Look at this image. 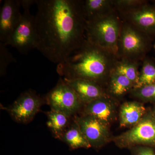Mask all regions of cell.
I'll list each match as a JSON object with an SVG mask.
<instances>
[{"label": "cell", "instance_id": "6da1fadb", "mask_svg": "<svg viewBox=\"0 0 155 155\" xmlns=\"http://www.w3.org/2000/svg\"><path fill=\"white\" fill-rule=\"evenodd\" d=\"M35 48L48 60L65 61L86 39L82 0H36Z\"/></svg>", "mask_w": 155, "mask_h": 155}, {"label": "cell", "instance_id": "7a4b0ae2", "mask_svg": "<svg viewBox=\"0 0 155 155\" xmlns=\"http://www.w3.org/2000/svg\"><path fill=\"white\" fill-rule=\"evenodd\" d=\"M119 60L116 55L86 39L72 55L58 64L57 72L64 79L90 81L104 89Z\"/></svg>", "mask_w": 155, "mask_h": 155}, {"label": "cell", "instance_id": "3957f363", "mask_svg": "<svg viewBox=\"0 0 155 155\" xmlns=\"http://www.w3.org/2000/svg\"><path fill=\"white\" fill-rule=\"evenodd\" d=\"M122 20L115 10L110 14L87 20L86 39L117 56Z\"/></svg>", "mask_w": 155, "mask_h": 155}, {"label": "cell", "instance_id": "277c9868", "mask_svg": "<svg viewBox=\"0 0 155 155\" xmlns=\"http://www.w3.org/2000/svg\"><path fill=\"white\" fill-rule=\"evenodd\" d=\"M153 39L133 25L122 21L118 43L119 60L142 62L151 49Z\"/></svg>", "mask_w": 155, "mask_h": 155}, {"label": "cell", "instance_id": "5b68a950", "mask_svg": "<svg viewBox=\"0 0 155 155\" xmlns=\"http://www.w3.org/2000/svg\"><path fill=\"white\" fill-rule=\"evenodd\" d=\"M112 141L119 148L129 149L136 146H145L155 149V118L151 108L148 109L137 124L121 134L113 136Z\"/></svg>", "mask_w": 155, "mask_h": 155}, {"label": "cell", "instance_id": "8992f818", "mask_svg": "<svg viewBox=\"0 0 155 155\" xmlns=\"http://www.w3.org/2000/svg\"><path fill=\"white\" fill-rule=\"evenodd\" d=\"M46 104L51 110L59 111L70 117L80 113L84 105L76 93L62 78L44 97Z\"/></svg>", "mask_w": 155, "mask_h": 155}, {"label": "cell", "instance_id": "52a82bcc", "mask_svg": "<svg viewBox=\"0 0 155 155\" xmlns=\"http://www.w3.org/2000/svg\"><path fill=\"white\" fill-rule=\"evenodd\" d=\"M46 104L44 97H42L32 91L22 93L6 110L14 121L18 123L27 124L33 120Z\"/></svg>", "mask_w": 155, "mask_h": 155}, {"label": "cell", "instance_id": "ba28073f", "mask_svg": "<svg viewBox=\"0 0 155 155\" xmlns=\"http://www.w3.org/2000/svg\"><path fill=\"white\" fill-rule=\"evenodd\" d=\"M74 117L91 147L98 150L112 141L110 126L104 122L89 115Z\"/></svg>", "mask_w": 155, "mask_h": 155}, {"label": "cell", "instance_id": "9c48e42d", "mask_svg": "<svg viewBox=\"0 0 155 155\" xmlns=\"http://www.w3.org/2000/svg\"><path fill=\"white\" fill-rule=\"evenodd\" d=\"M117 12L122 21L133 25L153 39L155 37V3L150 4L147 1L134 8Z\"/></svg>", "mask_w": 155, "mask_h": 155}, {"label": "cell", "instance_id": "30bf717a", "mask_svg": "<svg viewBox=\"0 0 155 155\" xmlns=\"http://www.w3.org/2000/svg\"><path fill=\"white\" fill-rule=\"evenodd\" d=\"M35 16L30 10L24 11L21 20L6 45H11L23 54L35 48Z\"/></svg>", "mask_w": 155, "mask_h": 155}, {"label": "cell", "instance_id": "8fae6325", "mask_svg": "<svg viewBox=\"0 0 155 155\" xmlns=\"http://www.w3.org/2000/svg\"><path fill=\"white\" fill-rule=\"evenodd\" d=\"M117 105L116 99L108 95L84 105L80 114L93 116L110 126L117 118Z\"/></svg>", "mask_w": 155, "mask_h": 155}, {"label": "cell", "instance_id": "7c38bea8", "mask_svg": "<svg viewBox=\"0 0 155 155\" xmlns=\"http://www.w3.org/2000/svg\"><path fill=\"white\" fill-rule=\"evenodd\" d=\"M19 0H5L0 13V41L6 44L19 25L22 14Z\"/></svg>", "mask_w": 155, "mask_h": 155}, {"label": "cell", "instance_id": "4fadbf2b", "mask_svg": "<svg viewBox=\"0 0 155 155\" xmlns=\"http://www.w3.org/2000/svg\"><path fill=\"white\" fill-rule=\"evenodd\" d=\"M63 79L73 89L84 105L108 95L105 89L93 81L84 79Z\"/></svg>", "mask_w": 155, "mask_h": 155}, {"label": "cell", "instance_id": "5bb4252c", "mask_svg": "<svg viewBox=\"0 0 155 155\" xmlns=\"http://www.w3.org/2000/svg\"><path fill=\"white\" fill-rule=\"evenodd\" d=\"M147 110L140 102L131 101L123 103L119 110L120 127L130 128L134 126L141 120Z\"/></svg>", "mask_w": 155, "mask_h": 155}, {"label": "cell", "instance_id": "9a60e30c", "mask_svg": "<svg viewBox=\"0 0 155 155\" xmlns=\"http://www.w3.org/2000/svg\"><path fill=\"white\" fill-rule=\"evenodd\" d=\"M60 140L65 143L71 150L79 148L87 149L91 148L74 117L71 124L63 134Z\"/></svg>", "mask_w": 155, "mask_h": 155}, {"label": "cell", "instance_id": "2e32d148", "mask_svg": "<svg viewBox=\"0 0 155 155\" xmlns=\"http://www.w3.org/2000/svg\"><path fill=\"white\" fill-rule=\"evenodd\" d=\"M107 86V94L115 99L130 93L134 88L133 83L127 78L114 70L111 73Z\"/></svg>", "mask_w": 155, "mask_h": 155}, {"label": "cell", "instance_id": "e0dca14e", "mask_svg": "<svg viewBox=\"0 0 155 155\" xmlns=\"http://www.w3.org/2000/svg\"><path fill=\"white\" fill-rule=\"evenodd\" d=\"M48 117L47 125L53 136L60 140L61 136L71 124L73 117H70L59 111L51 110L46 112Z\"/></svg>", "mask_w": 155, "mask_h": 155}, {"label": "cell", "instance_id": "ac0fdd59", "mask_svg": "<svg viewBox=\"0 0 155 155\" xmlns=\"http://www.w3.org/2000/svg\"><path fill=\"white\" fill-rule=\"evenodd\" d=\"M84 8L87 20L104 16L116 10L114 0H85Z\"/></svg>", "mask_w": 155, "mask_h": 155}, {"label": "cell", "instance_id": "d6986e66", "mask_svg": "<svg viewBox=\"0 0 155 155\" xmlns=\"http://www.w3.org/2000/svg\"><path fill=\"white\" fill-rule=\"evenodd\" d=\"M154 83H155V61L147 56L142 62L141 70L134 88H139Z\"/></svg>", "mask_w": 155, "mask_h": 155}, {"label": "cell", "instance_id": "ffe728a7", "mask_svg": "<svg viewBox=\"0 0 155 155\" xmlns=\"http://www.w3.org/2000/svg\"><path fill=\"white\" fill-rule=\"evenodd\" d=\"M140 64L139 62L126 60H119L116 62L114 71L127 78L133 83L134 87L139 74Z\"/></svg>", "mask_w": 155, "mask_h": 155}, {"label": "cell", "instance_id": "44dd1931", "mask_svg": "<svg viewBox=\"0 0 155 155\" xmlns=\"http://www.w3.org/2000/svg\"><path fill=\"white\" fill-rule=\"evenodd\" d=\"M130 94L134 97L142 102L153 104L155 103V83L139 88H134Z\"/></svg>", "mask_w": 155, "mask_h": 155}, {"label": "cell", "instance_id": "7402d4cb", "mask_svg": "<svg viewBox=\"0 0 155 155\" xmlns=\"http://www.w3.org/2000/svg\"><path fill=\"white\" fill-rule=\"evenodd\" d=\"M5 44L0 43V72L1 75L5 73L7 67L14 61V58L6 48Z\"/></svg>", "mask_w": 155, "mask_h": 155}, {"label": "cell", "instance_id": "603a6c76", "mask_svg": "<svg viewBox=\"0 0 155 155\" xmlns=\"http://www.w3.org/2000/svg\"><path fill=\"white\" fill-rule=\"evenodd\" d=\"M117 11H124L140 5L147 2L145 0H114Z\"/></svg>", "mask_w": 155, "mask_h": 155}, {"label": "cell", "instance_id": "cb8c5ba5", "mask_svg": "<svg viewBox=\"0 0 155 155\" xmlns=\"http://www.w3.org/2000/svg\"><path fill=\"white\" fill-rule=\"evenodd\" d=\"M130 155H155V149L152 147L136 146L130 148Z\"/></svg>", "mask_w": 155, "mask_h": 155}, {"label": "cell", "instance_id": "d4e9b609", "mask_svg": "<svg viewBox=\"0 0 155 155\" xmlns=\"http://www.w3.org/2000/svg\"><path fill=\"white\" fill-rule=\"evenodd\" d=\"M36 0H19L20 5L24 11L29 10L30 7L34 4H36Z\"/></svg>", "mask_w": 155, "mask_h": 155}, {"label": "cell", "instance_id": "484cf974", "mask_svg": "<svg viewBox=\"0 0 155 155\" xmlns=\"http://www.w3.org/2000/svg\"><path fill=\"white\" fill-rule=\"evenodd\" d=\"M153 106L152 108H151V110L153 115L154 117L155 118V103H153Z\"/></svg>", "mask_w": 155, "mask_h": 155}, {"label": "cell", "instance_id": "4316f807", "mask_svg": "<svg viewBox=\"0 0 155 155\" xmlns=\"http://www.w3.org/2000/svg\"><path fill=\"white\" fill-rule=\"evenodd\" d=\"M153 2L155 3V1H153Z\"/></svg>", "mask_w": 155, "mask_h": 155}, {"label": "cell", "instance_id": "83f0119b", "mask_svg": "<svg viewBox=\"0 0 155 155\" xmlns=\"http://www.w3.org/2000/svg\"><path fill=\"white\" fill-rule=\"evenodd\" d=\"M154 48L155 49V44L154 45Z\"/></svg>", "mask_w": 155, "mask_h": 155}]
</instances>
